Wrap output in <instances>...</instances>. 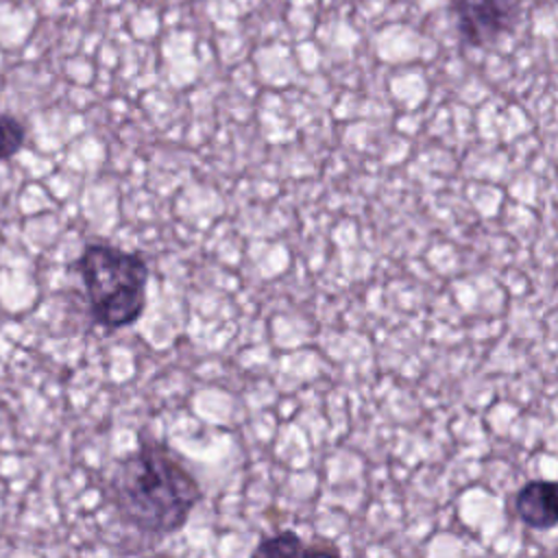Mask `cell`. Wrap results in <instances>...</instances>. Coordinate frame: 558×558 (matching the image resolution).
Wrapping results in <instances>:
<instances>
[{"instance_id": "4", "label": "cell", "mask_w": 558, "mask_h": 558, "mask_svg": "<svg viewBox=\"0 0 558 558\" xmlns=\"http://www.w3.org/2000/svg\"><path fill=\"white\" fill-rule=\"evenodd\" d=\"M514 512L530 530L558 525V482L530 480L514 495Z\"/></svg>"}, {"instance_id": "1", "label": "cell", "mask_w": 558, "mask_h": 558, "mask_svg": "<svg viewBox=\"0 0 558 558\" xmlns=\"http://www.w3.org/2000/svg\"><path fill=\"white\" fill-rule=\"evenodd\" d=\"M109 495L120 519L148 536L179 532L203 497L190 469L157 440H144L113 464Z\"/></svg>"}, {"instance_id": "2", "label": "cell", "mask_w": 558, "mask_h": 558, "mask_svg": "<svg viewBox=\"0 0 558 558\" xmlns=\"http://www.w3.org/2000/svg\"><path fill=\"white\" fill-rule=\"evenodd\" d=\"M92 320L109 331L140 320L146 307L148 264L140 253L89 242L76 259Z\"/></svg>"}, {"instance_id": "5", "label": "cell", "mask_w": 558, "mask_h": 558, "mask_svg": "<svg viewBox=\"0 0 558 558\" xmlns=\"http://www.w3.org/2000/svg\"><path fill=\"white\" fill-rule=\"evenodd\" d=\"M307 545L292 530H281L277 534L264 536L253 549L255 556H305Z\"/></svg>"}, {"instance_id": "6", "label": "cell", "mask_w": 558, "mask_h": 558, "mask_svg": "<svg viewBox=\"0 0 558 558\" xmlns=\"http://www.w3.org/2000/svg\"><path fill=\"white\" fill-rule=\"evenodd\" d=\"M26 140V129L20 118L11 113H0V163L11 159L22 150Z\"/></svg>"}, {"instance_id": "3", "label": "cell", "mask_w": 558, "mask_h": 558, "mask_svg": "<svg viewBox=\"0 0 558 558\" xmlns=\"http://www.w3.org/2000/svg\"><path fill=\"white\" fill-rule=\"evenodd\" d=\"M523 9V0H453L456 28L466 46L484 48L508 35Z\"/></svg>"}]
</instances>
